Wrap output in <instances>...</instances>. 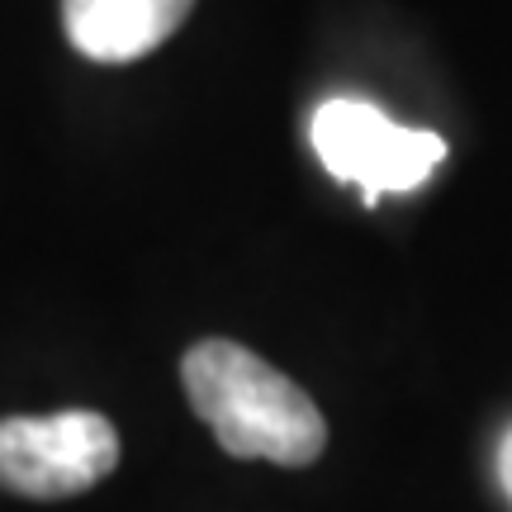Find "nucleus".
I'll list each match as a JSON object with an SVG mask.
<instances>
[{
    "label": "nucleus",
    "instance_id": "nucleus-1",
    "mask_svg": "<svg viewBox=\"0 0 512 512\" xmlns=\"http://www.w3.org/2000/svg\"><path fill=\"white\" fill-rule=\"evenodd\" d=\"M181 380L190 408L238 460L313 465L328 446V422L318 403L256 351L209 337L185 351Z\"/></svg>",
    "mask_w": 512,
    "mask_h": 512
},
{
    "label": "nucleus",
    "instance_id": "nucleus-2",
    "mask_svg": "<svg viewBox=\"0 0 512 512\" xmlns=\"http://www.w3.org/2000/svg\"><path fill=\"white\" fill-rule=\"evenodd\" d=\"M313 152L337 181L361 185L366 204L384 190H418L441 162L446 138L427 128H403L366 100H328L313 114Z\"/></svg>",
    "mask_w": 512,
    "mask_h": 512
},
{
    "label": "nucleus",
    "instance_id": "nucleus-3",
    "mask_svg": "<svg viewBox=\"0 0 512 512\" xmlns=\"http://www.w3.org/2000/svg\"><path fill=\"white\" fill-rule=\"evenodd\" d=\"M119 465V432L91 408L53 418H0V489L24 498H72Z\"/></svg>",
    "mask_w": 512,
    "mask_h": 512
},
{
    "label": "nucleus",
    "instance_id": "nucleus-4",
    "mask_svg": "<svg viewBox=\"0 0 512 512\" xmlns=\"http://www.w3.org/2000/svg\"><path fill=\"white\" fill-rule=\"evenodd\" d=\"M195 0H62V24L91 62H138L162 48L190 15Z\"/></svg>",
    "mask_w": 512,
    "mask_h": 512
},
{
    "label": "nucleus",
    "instance_id": "nucleus-5",
    "mask_svg": "<svg viewBox=\"0 0 512 512\" xmlns=\"http://www.w3.org/2000/svg\"><path fill=\"white\" fill-rule=\"evenodd\" d=\"M498 484H503V494H508V503H512V427L503 432V441H498Z\"/></svg>",
    "mask_w": 512,
    "mask_h": 512
}]
</instances>
